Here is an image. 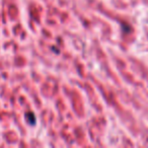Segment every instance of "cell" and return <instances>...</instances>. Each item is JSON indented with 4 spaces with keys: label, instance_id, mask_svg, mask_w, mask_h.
Segmentation results:
<instances>
[{
    "label": "cell",
    "instance_id": "6da1fadb",
    "mask_svg": "<svg viewBox=\"0 0 148 148\" xmlns=\"http://www.w3.org/2000/svg\"><path fill=\"white\" fill-rule=\"evenodd\" d=\"M25 119H27V123L29 124V125H32V126H34L36 124V116H35V114L33 113V112H29V113H27L25 114Z\"/></svg>",
    "mask_w": 148,
    "mask_h": 148
}]
</instances>
